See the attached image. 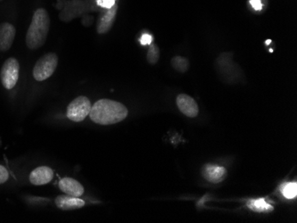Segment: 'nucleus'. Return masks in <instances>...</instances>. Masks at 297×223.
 Returning a JSON list of instances; mask_svg holds the SVG:
<instances>
[{
	"label": "nucleus",
	"instance_id": "412c9836",
	"mask_svg": "<svg viewBox=\"0 0 297 223\" xmlns=\"http://www.w3.org/2000/svg\"><path fill=\"white\" fill-rule=\"evenodd\" d=\"M271 42H272L271 40L266 41V45H269V43H271Z\"/></svg>",
	"mask_w": 297,
	"mask_h": 223
},
{
	"label": "nucleus",
	"instance_id": "ddd939ff",
	"mask_svg": "<svg viewBox=\"0 0 297 223\" xmlns=\"http://www.w3.org/2000/svg\"><path fill=\"white\" fill-rule=\"evenodd\" d=\"M248 207L257 213H269L273 211V207L269 205L265 199H252L248 202Z\"/></svg>",
	"mask_w": 297,
	"mask_h": 223
},
{
	"label": "nucleus",
	"instance_id": "9d476101",
	"mask_svg": "<svg viewBox=\"0 0 297 223\" xmlns=\"http://www.w3.org/2000/svg\"><path fill=\"white\" fill-rule=\"evenodd\" d=\"M59 188L66 195L71 196L79 198L81 197L85 190L84 187L82 186L81 183H78L75 179L62 178L59 182Z\"/></svg>",
	"mask_w": 297,
	"mask_h": 223
},
{
	"label": "nucleus",
	"instance_id": "6ab92c4d",
	"mask_svg": "<svg viewBox=\"0 0 297 223\" xmlns=\"http://www.w3.org/2000/svg\"><path fill=\"white\" fill-rule=\"evenodd\" d=\"M250 4L252 5L253 8L257 10V11H260L263 7L261 0H250Z\"/></svg>",
	"mask_w": 297,
	"mask_h": 223
},
{
	"label": "nucleus",
	"instance_id": "9b49d317",
	"mask_svg": "<svg viewBox=\"0 0 297 223\" xmlns=\"http://www.w3.org/2000/svg\"><path fill=\"white\" fill-rule=\"evenodd\" d=\"M117 12L118 5L114 4L111 8L108 9V11L99 19L97 23V32L99 34H105L110 31V28L114 23Z\"/></svg>",
	"mask_w": 297,
	"mask_h": 223
},
{
	"label": "nucleus",
	"instance_id": "39448f33",
	"mask_svg": "<svg viewBox=\"0 0 297 223\" xmlns=\"http://www.w3.org/2000/svg\"><path fill=\"white\" fill-rule=\"evenodd\" d=\"M20 64L15 58H8L2 66L0 78L5 89L10 90L16 85L19 79Z\"/></svg>",
	"mask_w": 297,
	"mask_h": 223
},
{
	"label": "nucleus",
	"instance_id": "f8f14e48",
	"mask_svg": "<svg viewBox=\"0 0 297 223\" xmlns=\"http://www.w3.org/2000/svg\"><path fill=\"white\" fill-rule=\"evenodd\" d=\"M204 178L212 183H219L226 177V169L219 166L208 165L202 171Z\"/></svg>",
	"mask_w": 297,
	"mask_h": 223
},
{
	"label": "nucleus",
	"instance_id": "7ed1b4c3",
	"mask_svg": "<svg viewBox=\"0 0 297 223\" xmlns=\"http://www.w3.org/2000/svg\"><path fill=\"white\" fill-rule=\"evenodd\" d=\"M57 65V55L53 53H46L36 62L33 69V77L37 81L46 80L53 75Z\"/></svg>",
	"mask_w": 297,
	"mask_h": 223
},
{
	"label": "nucleus",
	"instance_id": "6e6552de",
	"mask_svg": "<svg viewBox=\"0 0 297 223\" xmlns=\"http://www.w3.org/2000/svg\"><path fill=\"white\" fill-rule=\"evenodd\" d=\"M53 178V171L48 167H39L29 175V182L35 186H42L50 183Z\"/></svg>",
	"mask_w": 297,
	"mask_h": 223
},
{
	"label": "nucleus",
	"instance_id": "f3484780",
	"mask_svg": "<svg viewBox=\"0 0 297 223\" xmlns=\"http://www.w3.org/2000/svg\"><path fill=\"white\" fill-rule=\"evenodd\" d=\"M9 178V173L5 167L0 166V184L5 183Z\"/></svg>",
	"mask_w": 297,
	"mask_h": 223
},
{
	"label": "nucleus",
	"instance_id": "0eeeda50",
	"mask_svg": "<svg viewBox=\"0 0 297 223\" xmlns=\"http://www.w3.org/2000/svg\"><path fill=\"white\" fill-rule=\"evenodd\" d=\"M15 28L9 22L0 24V51H8L15 37Z\"/></svg>",
	"mask_w": 297,
	"mask_h": 223
},
{
	"label": "nucleus",
	"instance_id": "2eb2a0df",
	"mask_svg": "<svg viewBox=\"0 0 297 223\" xmlns=\"http://www.w3.org/2000/svg\"><path fill=\"white\" fill-rule=\"evenodd\" d=\"M281 191L282 195L284 196L286 199H296L297 196V183H287L282 184L281 187Z\"/></svg>",
	"mask_w": 297,
	"mask_h": 223
},
{
	"label": "nucleus",
	"instance_id": "f03ea898",
	"mask_svg": "<svg viewBox=\"0 0 297 223\" xmlns=\"http://www.w3.org/2000/svg\"><path fill=\"white\" fill-rule=\"evenodd\" d=\"M50 28V18L45 9H37L33 14L31 23L26 34V44L31 50H36L45 44Z\"/></svg>",
	"mask_w": 297,
	"mask_h": 223
},
{
	"label": "nucleus",
	"instance_id": "20e7f679",
	"mask_svg": "<svg viewBox=\"0 0 297 223\" xmlns=\"http://www.w3.org/2000/svg\"><path fill=\"white\" fill-rule=\"evenodd\" d=\"M91 102L86 96H78L69 103L67 108V117L73 122H82L89 116Z\"/></svg>",
	"mask_w": 297,
	"mask_h": 223
},
{
	"label": "nucleus",
	"instance_id": "a211bd4d",
	"mask_svg": "<svg viewBox=\"0 0 297 223\" xmlns=\"http://www.w3.org/2000/svg\"><path fill=\"white\" fill-rule=\"evenodd\" d=\"M116 0H97V4L103 8L110 9L114 5Z\"/></svg>",
	"mask_w": 297,
	"mask_h": 223
},
{
	"label": "nucleus",
	"instance_id": "1a4fd4ad",
	"mask_svg": "<svg viewBox=\"0 0 297 223\" xmlns=\"http://www.w3.org/2000/svg\"><path fill=\"white\" fill-rule=\"evenodd\" d=\"M54 202L56 207L62 211L77 210V209H80L86 205L84 200H82L79 198L69 195L58 196L54 200Z\"/></svg>",
	"mask_w": 297,
	"mask_h": 223
},
{
	"label": "nucleus",
	"instance_id": "aec40b11",
	"mask_svg": "<svg viewBox=\"0 0 297 223\" xmlns=\"http://www.w3.org/2000/svg\"><path fill=\"white\" fill-rule=\"evenodd\" d=\"M151 41H152V37L151 35H148V34H144L142 36L141 38V43L143 45H148V44H151Z\"/></svg>",
	"mask_w": 297,
	"mask_h": 223
},
{
	"label": "nucleus",
	"instance_id": "4468645a",
	"mask_svg": "<svg viewBox=\"0 0 297 223\" xmlns=\"http://www.w3.org/2000/svg\"><path fill=\"white\" fill-rule=\"evenodd\" d=\"M172 67L177 70L178 72L181 73H184L187 71L189 69V61H188L186 58L182 56H175L171 61Z\"/></svg>",
	"mask_w": 297,
	"mask_h": 223
},
{
	"label": "nucleus",
	"instance_id": "f257e3e1",
	"mask_svg": "<svg viewBox=\"0 0 297 223\" xmlns=\"http://www.w3.org/2000/svg\"><path fill=\"white\" fill-rule=\"evenodd\" d=\"M127 115L128 110L122 103L109 99H102L91 107L89 117L95 124L109 126L123 121Z\"/></svg>",
	"mask_w": 297,
	"mask_h": 223
},
{
	"label": "nucleus",
	"instance_id": "4be33fe9",
	"mask_svg": "<svg viewBox=\"0 0 297 223\" xmlns=\"http://www.w3.org/2000/svg\"><path fill=\"white\" fill-rule=\"evenodd\" d=\"M1 143H2V142H1V139H0V145H1Z\"/></svg>",
	"mask_w": 297,
	"mask_h": 223
},
{
	"label": "nucleus",
	"instance_id": "dca6fc26",
	"mask_svg": "<svg viewBox=\"0 0 297 223\" xmlns=\"http://www.w3.org/2000/svg\"><path fill=\"white\" fill-rule=\"evenodd\" d=\"M159 55H160V52H159V48L158 45L155 44H151L149 51L147 53V61L150 64H156L159 60Z\"/></svg>",
	"mask_w": 297,
	"mask_h": 223
},
{
	"label": "nucleus",
	"instance_id": "423d86ee",
	"mask_svg": "<svg viewBox=\"0 0 297 223\" xmlns=\"http://www.w3.org/2000/svg\"><path fill=\"white\" fill-rule=\"evenodd\" d=\"M176 104L180 111L189 118H196L199 114V106L193 98L185 93H181L176 98Z\"/></svg>",
	"mask_w": 297,
	"mask_h": 223
}]
</instances>
